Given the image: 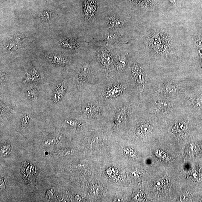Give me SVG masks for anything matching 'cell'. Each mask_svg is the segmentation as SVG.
Segmentation results:
<instances>
[{
  "instance_id": "obj_1",
  "label": "cell",
  "mask_w": 202,
  "mask_h": 202,
  "mask_svg": "<svg viewBox=\"0 0 202 202\" xmlns=\"http://www.w3.org/2000/svg\"><path fill=\"white\" fill-rule=\"evenodd\" d=\"M26 40L27 38L23 36H18L13 37V38L7 41L6 48L8 51H17L22 47L23 44L26 42Z\"/></svg>"
},
{
  "instance_id": "obj_2",
  "label": "cell",
  "mask_w": 202,
  "mask_h": 202,
  "mask_svg": "<svg viewBox=\"0 0 202 202\" xmlns=\"http://www.w3.org/2000/svg\"><path fill=\"white\" fill-rule=\"evenodd\" d=\"M45 59L56 65L63 66L66 65L69 63V61L65 57L58 55L48 54L45 56Z\"/></svg>"
},
{
  "instance_id": "obj_3",
  "label": "cell",
  "mask_w": 202,
  "mask_h": 202,
  "mask_svg": "<svg viewBox=\"0 0 202 202\" xmlns=\"http://www.w3.org/2000/svg\"><path fill=\"white\" fill-rule=\"evenodd\" d=\"M40 78V73L38 69L35 67L32 66L27 70L23 82L25 83H29L36 81Z\"/></svg>"
},
{
  "instance_id": "obj_4",
  "label": "cell",
  "mask_w": 202,
  "mask_h": 202,
  "mask_svg": "<svg viewBox=\"0 0 202 202\" xmlns=\"http://www.w3.org/2000/svg\"><path fill=\"white\" fill-rule=\"evenodd\" d=\"M65 89L63 84H60L57 86L53 97V101L55 103L58 102L62 99L64 95Z\"/></svg>"
},
{
  "instance_id": "obj_5",
  "label": "cell",
  "mask_w": 202,
  "mask_h": 202,
  "mask_svg": "<svg viewBox=\"0 0 202 202\" xmlns=\"http://www.w3.org/2000/svg\"><path fill=\"white\" fill-rule=\"evenodd\" d=\"M89 71V66L87 64H85L83 66L80 71L77 78V82L79 84H82L83 82H85Z\"/></svg>"
},
{
  "instance_id": "obj_6",
  "label": "cell",
  "mask_w": 202,
  "mask_h": 202,
  "mask_svg": "<svg viewBox=\"0 0 202 202\" xmlns=\"http://www.w3.org/2000/svg\"><path fill=\"white\" fill-rule=\"evenodd\" d=\"M39 17L40 20L44 22H48L51 19V14L48 11L44 10L40 13Z\"/></svg>"
},
{
  "instance_id": "obj_7",
  "label": "cell",
  "mask_w": 202,
  "mask_h": 202,
  "mask_svg": "<svg viewBox=\"0 0 202 202\" xmlns=\"http://www.w3.org/2000/svg\"><path fill=\"white\" fill-rule=\"evenodd\" d=\"M29 120V115L27 114H24L21 118V124L22 127H26L28 124Z\"/></svg>"
},
{
  "instance_id": "obj_8",
  "label": "cell",
  "mask_w": 202,
  "mask_h": 202,
  "mask_svg": "<svg viewBox=\"0 0 202 202\" xmlns=\"http://www.w3.org/2000/svg\"><path fill=\"white\" fill-rule=\"evenodd\" d=\"M82 110L85 113H91L92 112L95 111V109L92 107L91 106L88 105H85L82 106Z\"/></svg>"
},
{
  "instance_id": "obj_9",
  "label": "cell",
  "mask_w": 202,
  "mask_h": 202,
  "mask_svg": "<svg viewBox=\"0 0 202 202\" xmlns=\"http://www.w3.org/2000/svg\"><path fill=\"white\" fill-rule=\"evenodd\" d=\"M27 94L30 98L34 99L37 96L38 93L36 89H30L27 91Z\"/></svg>"
},
{
  "instance_id": "obj_10",
  "label": "cell",
  "mask_w": 202,
  "mask_h": 202,
  "mask_svg": "<svg viewBox=\"0 0 202 202\" xmlns=\"http://www.w3.org/2000/svg\"><path fill=\"white\" fill-rule=\"evenodd\" d=\"M153 128L150 125H147L144 126L142 128V131L145 132H149L152 130Z\"/></svg>"
},
{
  "instance_id": "obj_11",
  "label": "cell",
  "mask_w": 202,
  "mask_h": 202,
  "mask_svg": "<svg viewBox=\"0 0 202 202\" xmlns=\"http://www.w3.org/2000/svg\"><path fill=\"white\" fill-rule=\"evenodd\" d=\"M6 75L4 72H1V83L5 82L6 79Z\"/></svg>"
},
{
  "instance_id": "obj_12",
  "label": "cell",
  "mask_w": 202,
  "mask_h": 202,
  "mask_svg": "<svg viewBox=\"0 0 202 202\" xmlns=\"http://www.w3.org/2000/svg\"><path fill=\"white\" fill-rule=\"evenodd\" d=\"M66 122L72 126H77L78 124V122L77 121H75L68 120Z\"/></svg>"
},
{
  "instance_id": "obj_13",
  "label": "cell",
  "mask_w": 202,
  "mask_h": 202,
  "mask_svg": "<svg viewBox=\"0 0 202 202\" xmlns=\"http://www.w3.org/2000/svg\"><path fill=\"white\" fill-rule=\"evenodd\" d=\"M180 128H181V129H182V130H185V129L186 128V124L183 123L182 124H182H181V125H180Z\"/></svg>"
}]
</instances>
